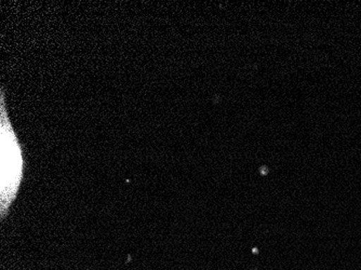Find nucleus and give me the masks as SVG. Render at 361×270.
<instances>
[{"mask_svg": "<svg viewBox=\"0 0 361 270\" xmlns=\"http://www.w3.org/2000/svg\"><path fill=\"white\" fill-rule=\"evenodd\" d=\"M19 143L12 131L9 119L1 116V209H8L19 188L23 171Z\"/></svg>", "mask_w": 361, "mask_h": 270, "instance_id": "1", "label": "nucleus"}]
</instances>
